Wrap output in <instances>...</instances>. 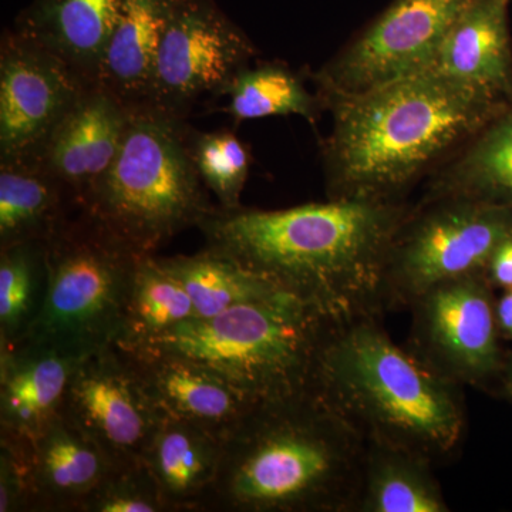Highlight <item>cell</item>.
<instances>
[{"label": "cell", "instance_id": "obj_1", "mask_svg": "<svg viewBox=\"0 0 512 512\" xmlns=\"http://www.w3.org/2000/svg\"><path fill=\"white\" fill-rule=\"evenodd\" d=\"M407 202L328 200L285 210L222 208L198 225L205 248L335 322L382 318L387 256Z\"/></svg>", "mask_w": 512, "mask_h": 512}, {"label": "cell", "instance_id": "obj_2", "mask_svg": "<svg viewBox=\"0 0 512 512\" xmlns=\"http://www.w3.org/2000/svg\"><path fill=\"white\" fill-rule=\"evenodd\" d=\"M511 103L429 70L330 104L333 126L322 146L329 200L406 202L421 177Z\"/></svg>", "mask_w": 512, "mask_h": 512}, {"label": "cell", "instance_id": "obj_3", "mask_svg": "<svg viewBox=\"0 0 512 512\" xmlns=\"http://www.w3.org/2000/svg\"><path fill=\"white\" fill-rule=\"evenodd\" d=\"M365 450L313 390L256 404L224 441L205 511L355 512Z\"/></svg>", "mask_w": 512, "mask_h": 512}, {"label": "cell", "instance_id": "obj_4", "mask_svg": "<svg viewBox=\"0 0 512 512\" xmlns=\"http://www.w3.org/2000/svg\"><path fill=\"white\" fill-rule=\"evenodd\" d=\"M313 392L365 439L404 448L434 466L463 450L464 387L394 343L380 318L335 322L320 348Z\"/></svg>", "mask_w": 512, "mask_h": 512}, {"label": "cell", "instance_id": "obj_5", "mask_svg": "<svg viewBox=\"0 0 512 512\" xmlns=\"http://www.w3.org/2000/svg\"><path fill=\"white\" fill-rule=\"evenodd\" d=\"M333 323L315 306L282 293L187 320L143 345L191 359L258 404L313 390Z\"/></svg>", "mask_w": 512, "mask_h": 512}, {"label": "cell", "instance_id": "obj_6", "mask_svg": "<svg viewBox=\"0 0 512 512\" xmlns=\"http://www.w3.org/2000/svg\"><path fill=\"white\" fill-rule=\"evenodd\" d=\"M187 120L131 109L123 143L83 210L140 254L197 228L214 202L192 163Z\"/></svg>", "mask_w": 512, "mask_h": 512}, {"label": "cell", "instance_id": "obj_7", "mask_svg": "<svg viewBox=\"0 0 512 512\" xmlns=\"http://www.w3.org/2000/svg\"><path fill=\"white\" fill-rule=\"evenodd\" d=\"M42 245L45 295L36 318L13 343L80 357L116 345L134 272L147 254H140L83 208Z\"/></svg>", "mask_w": 512, "mask_h": 512}, {"label": "cell", "instance_id": "obj_8", "mask_svg": "<svg viewBox=\"0 0 512 512\" xmlns=\"http://www.w3.org/2000/svg\"><path fill=\"white\" fill-rule=\"evenodd\" d=\"M511 235V208L458 198L420 200L410 208L387 256L384 313L409 309L444 282L485 274L495 248Z\"/></svg>", "mask_w": 512, "mask_h": 512}, {"label": "cell", "instance_id": "obj_9", "mask_svg": "<svg viewBox=\"0 0 512 512\" xmlns=\"http://www.w3.org/2000/svg\"><path fill=\"white\" fill-rule=\"evenodd\" d=\"M470 0H396L379 19L312 74L330 104L429 72L441 43Z\"/></svg>", "mask_w": 512, "mask_h": 512}, {"label": "cell", "instance_id": "obj_10", "mask_svg": "<svg viewBox=\"0 0 512 512\" xmlns=\"http://www.w3.org/2000/svg\"><path fill=\"white\" fill-rule=\"evenodd\" d=\"M258 50L215 0H177L144 107L187 120L204 94L220 97Z\"/></svg>", "mask_w": 512, "mask_h": 512}, {"label": "cell", "instance_id": "obj_11", "mask_svg": "<svg viewBox=\"0 0 512 512\" xmlns=\"http://www.w3.org/2000/svg\"><path fill=\"white\" fill-rule=\"evenodd\" d=\"M494 291L485 274L429 289L409 308L407 349L451 382L493 389L505 359Z\"/></svg>", "mask_w": 512, "mask_h": 512}, {"label": "cell", "instance_id": "obj_12", "mask_svg": "<svg viewBox=\"0 0 512 512\" xmlns=\"http://www.w3.org/2000/svg\"><path fill=\"white\" fill-rule=\"evenodd\" d=\"M60 414L103 451L113 468L144 464L164 417L119 345L84 357L70 377Z\"/></svg>", "mask_w": 512, "mask_h": 512}, {"label": "cell", "instance_id": "obj_13", "mask_svg": "<svg viewBox=\"0 0 512 512\" xmlns=\"http://www.w3.org/2000/svg\"><path fill=\"white\" fill-rule=\"evenodd\" d=\"M90 84L32 37L5 29L0 39V161L36 160Z\"/></svg>", "mask_w": 512, "mask_h": 512}, {"label": "cell", "instance_id": "obj_14", "mask_svg": "<svg viewBox=\"0 0 512 512\" xmlns=\"http://www.w3.org/2000/svg\"><path fill=\"white\" fill-rule=\"evenodd\" d=\"M130 116L126 104L99 84H90L32 161L56 177L84 208L117 157Z\"/></svg>", "mask_w": 512, "mask_h": 512}, {"label": "cell", "instance_id": "obj_15", "mask_svg": "<svg viewBox=\"0 0 512 512\" xmlns=\"http://www.w3.org/2000/svg\"><path fill=\"white\" fill-rule=\"evenodd\" d=\"M119 346L165 416L194 424L222 443L256 406L220 376L178 353L151 345Z\"/></svg>", "mask_w": 512, "mask_h": 512}, {"label": "cell", "instance_id": "obj_16", "mask_svg": "<svg viewBox=\"0 0 512 512\" xmlns=\"http://www.w3.org/2000/svg\"><path fill=\"white\" fill-rule=\"evenodd\" d=\"M84 357L29 343L0 346V433L32 441L62 410Z\"/></svg>", "mask_w": 512, "mask_h": 512}, {"label": "cell", "instance_id": "obj_17", "mask_svg": "<svg viewBox=\"0 0 512 512\" xmlns=\"http://www.w3.org/2000/svg\"><path fill=\"white\" fill-rule=\"evenodd\" d=\"M113 470L103 451L59 414L32 440L33 511L82 512Z\"/></svg>", "mask_w": 512, "mask_h": 512}, {"label": "cell", "instance_id": "obj_18", "mask_svg": "<svg viewBox=\"0 0 512 512\" xmlns=\"http://www.w3.org/2000/svg\"><path fill=\"white\" fill-rule=\"evenodd\" d=\"M126 0H30L13 28L32 37L89 83H96L101 57Z\"/></svg>", "mask_w": 512, "mask_h": 512}, {"label": "cell", "instance_id": "obj_19", "mask_svg": "<svg viewBox=\"0 0 512 512\" xmlns=\"http://www.w3.org/2000/svg\"><path fill=\"white\" fill-rule=\"evenodd\" d=\"M222 450L224 443L208 431L164 414L143 463L165 511H205L220 473Z\"/></svg>", "mask_w": 512, "mask_h": 512}, {"label": "cell", "instance_id": "obj_20", "mask_svg": "<svg viewBox=\"0 0 512 512\" xmlns=\"http://www.w3.org/2000/svg\"><path fill=\"white\" fill-rule=\"evenodd\" d=\"M508 0H470L448 30L431 70L512 101Z\"/></svg>", "mask_w": 512, "mask_h": 512}, {"label": "cell", "instance_id": "obj_21", "mask_svg": "<svg viewBox=\"0 0 512 512\" xmlns=\"http://www.w3.org/2000/svg\"><path fill=\"white\" fill-rule=\"evenodd\" d=\"M177 0H126L104 55L96 84L128 109L146 104L158 49Z\"/></svg>", "mask_w": 512, "mask_h": 512}, {"label": "cell", "instance_id": "obj_22", "mask_svg": "<svg viewBox=\"0 0 512 512\" xmlns=\"http://www.w3.org/2000/svg\"><path fill=\"white\" fill-rule=\"evenodd\" d=\"M458 198L512 210V103L430 174L421 201Z\"/></svg>", "mask_w": 512, "mask_h": 512}, {"label": "cell", "instance_id": "obj_23", "mask_svg": "<svg viewBox=\"0 0 512 512\" xmlns=\"http://www.w3.org/2000/svg\"><path fill=\"white\" fill-rule=\"evenodd\" d=\"M77 210L72 192L36 161H0V248L43 244Z\"/></svg>", "mask_w": 512, "mask_h": 512}, {"label": "cell", "instance_id": "obj_24", "mask_svg": "<svg viewBox=\"0 0 512 512\" xmlns=\"http://www.w3.org/2000/svg\"><path fill=\"white\" fill-rule=\"evenodd\" d=\"M427 458L366 441L355 512H448L441 485Z\"/></svg>", "mask_w": 512, "mask_h": 512}, {"label": "cell", "instance_id": "obj_25", "mask_svg": "<svg viewBox=\"0 0 512 512\" xmlns=\"http://www.w3.org/2000/svg\"><path fill=\"white\" fill-rule=\"evenodd\" d=\"M160 261L190 295L197 318H210L234 306L285 293L261 275L207 248L194 255H175Z\"/></svg>", "mask_w": 512, "mask_h": 512}, {"label": "cell", "instance_id": "obj_26", "mask_svg": "<svg viewBox=\"0 0 512 512\" xmlns=\"http://www.w3.org/2000/svg\"><path fill=\"white\" fill-rule=\"evenodd\" d=\"M228 113L238 123L275 116H299L315 126L325 110L301 74L281 62L248 66L228 84Z\"/></svg>", "mask_w": 512, "mask_h": 512}, {"label": "cell", "instance_id": "obj_27", "mask_svg": "<svg viewBox=\"0 0 512 512\" xmlns=\"http://www.w3.org/2000/svg\"><path fill=\"white\" fill-rule=\"evenodd\" d=\"M197 318L184 286L156 255H143L134 272L119 345H143Z\"/></svg>", "mask_w": 512, "mask_h": 512}, {"label": "cell", "instance_id": "obj_28", "mask_svg": "<svg viewBox=\"0 0 512 512\" xmlns=\"http://www.w3.org/2000/svg\"><path fill=\"white\" fill-rule=\"evenodd\" d=\"M42 244L0 248V346L16 342L36 318L45 295Z\"/></svg>", "mask_w": 512, "mask_h": 512}, {"label": "cell", "instance_id": "obj_29", "mask_svg": "<svg viewBox=\"0 0 512 512\" xmlns=\"http://www.w3.org/2000/svg\"><path fill=\"white\" fill-rule=\"evenodd\" d=\"M192 163L202 183L222 208H239L247 184L251 154L237 134L229 130H190L188 137Z\"/></svg>", "mask_w": 512, "mask_h": 512}, {"label": "cell", "instance_id": "obj_30", "mask_svg": "<svg viewBox=\"0 0 512 512\" xmlns=\"http://www.w3.org/2000/svg\"><path fill=\"white\" fill-rule=\"evenodd\" d=\"M153 477L144 464L114 468L94 491L82 512H164Z\"/></svg>", "mask_w": 512, "mask_h": 512}, {"label": "cell", "instance_id": "obj_31", "mask_svg": "<svg viewBox=\"0 0 512 512\" xmlns=\"http://www.w3.org/2000/svg\"><path fill=\"white\" fill-rule=\"evenodd\" d=\"M33 511L32 441L0 433V512Z\"/></svg>", "mask_w": 512, "mask_h": 512}, {"label": "cell", "instance_id": "obj_32", "mask_svg": "<svg viewBox=\"0 0 512 512\" xmlns=\"http://www.w3.org/2000/svg\"><path fill=\"white\" fill-rule=\"evenodd\" d=\"M485 276L494 289H512V235L495 248L485 269Z\"/></svg>", "mask_w": 512, "mask_h": 512}, {"label": "cell", "instance_id": "obj_33", "mask_svg": "<svg viewBox=\"0 0 512 512\" xmlns=\"http://www.w3.org/2000/svg\"><path fill=\"white\" fill-rule=\"evenodd\" d=\"M495 318L501 339L512 342V289L503 291V295L495 301Z\"/></svg>", "mask_w": 512, "mask_h": 512}, {"label": "cell", "instance_id": "obj_34", "mask_svg": "<svg viewBox=\"0 0 512 512\" xmlns=\"http://www.w3.org/2000/svg\"><path fill=\"white\" fill-rule=\"evenodd\" d=\"M491 390H495L504 399L512 402V352L505 353L504 365L501 367L500 375H498Z\"/></svg>", "mask_w": 512, "mask_h": 512}]
</instances>
